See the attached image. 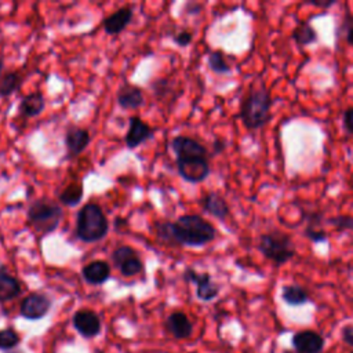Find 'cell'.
Listing matches in <instances>:
<instances>
[{
    "label": "cell",
    "mask_w": 353,
    "mask_h": 353,
    "mask_svg": "<svg viewBox=\"0 0 353 353\" xmlns=\"http://www.w3.org/2000/svg\"><path fill=\"white\" fill-rule=\"evenodd\" d=\"M19 342H21L19 334L12 327L0 330V349L3 350L15 349Z\"/></svg>",
    "instance_id": "29"
},
{
    "label": "cell",
    "mask_w": 353,
    "mask_h": 353,
    "mask_svg": "<svg viewBox=\"0 0 353 353\" xmlns=\"http://www.w3.org/2000/svg\"><path fill=\"white\" fill-rule=\"evenodd\" d=\"M116 103L124 110H137L143 106L145 95L141 87L124 83L116 91Z\"/></svg>",
    "instance_id": "15"
},
{
    "label": "cell",
    "mask_w": 353,
    "mask_h": 353,
    "mask_svg": "<svg viewBox=\"0 0 353 353\" xmlns=\"http://www.w3.org/2000/svg\"><path fill=\"white\" fill-rule=\"evenodd\" d=\"M320 218H321L320 214H310L309 215V223H307V226L305 228V232H303L305 237L309 239L313 243H324L328 239L325 230H323L320 226H316V223L320 222L319 221Z\"/></svg>",
    "instance_id": "27"
},
{
    "label": "cell",
    "mask_w": 353,
    "mask_h": 353,
    "mask_svg": "<svg viewBox=\"0 0 353 353\" xmlns=\"http://www.w3.org/2000/svg\"><path fill=\"white\" fill-rule=\"evenodd\" d=\"M281 299L288 306H301L309 301V294L298 284H285L281 287Z\"/></svg>",
    "instance_id": "22"
},
{
    "label": "cell",
    "mask_w": 353,
    "mask_h": 353,
    "mask_svg": "<svg viewBox=\"0 0 353 353\" xmlns=\"http://www.w3.org/2000/svg\"><path fill=\"white\" fill-rule=\"evenodd\" d=\"M208 69L216 74H228L232 72V66L229 65L225 54L219 50L211 51L207 57Z\"/></svg>",
    "instance_id": "26"
},
{
    "label": "cell",
    "mask_w": 353,
    "mask_h": 353,
    "mask_svg": "<svg viewBox=\"0 0 353 353\" xmlns=\"http://www.w3.org/2000/svg\"><path fill=\"white\" fill-rule=\"evenodd\" d=\"M167 331L176 339H188L193 332V324L183 312H172L165 319Z\"/></svg>",
    "instance_id": "19"
},
{
    "label": "cell",
    "mask_w": 353,
    "mask_h": 353,
    "mask_svg": "<svg viewBox=\"0 0 353 353\" xmlns=\"http://www.w3.org/2000/svg\"><path fill=\"white\" fill-rule=\"evenodd\" d=\"M112 274L110 265L103 259H95L81 268V277L90 285L105 284Z\"/></svg>",
    "instance_id": "17"
},
{
    "label": "cell",
    "mask_w": 353,
    "mask_h": 353,
    "mask_svg": "<svg viewBox=\"0 0 353 353\" xmlns=\"http://www.w3.org/2000/svg\"><path fill=\"white\" fill-rule=\"evenodd\" d=\"M309 6L316 7V8H330L331 6L335 4V0H309L306 1Z\"/></svg>",
    "instance_id": "35"
},
{
    "label": "cell",
    "mask_w": 353,
    "mask_h": 353,
    "mask_svg": "<svg viewBox=\"0 0 353 353\" xmlns=\"http://www.w3.org/2000/svg\"><path fill=\"white\" fill-rule=\"evenodd\" d=\"M291 345L296 353H323L325 339L313 330H302L292 335Z\"/></svg>",
    "instance_id": "13"
},
{
    "label": "cell",
    "mask_w": 353,
    "mask_h": 353,
    "mask_svg": "<svg viewBox=\"0 0 353 353\" xmlns=\"http://www.w3.org/2000/svg\"><path fill=\"white\" fill-rule=\"evenodd\" d=\"M63 210L58 201L47 197L33 200L26 210V221L32 230L44 239L52 234L61 225Z\"/></svg>",
    "instance_id": "2"
},
{
    "label": "cell",
    "mask_w": 353,
    "mask_h": 353,
    "mask_svg": "<svg viewBox=\"0 0 353 353\" xmlns=\"http://www.w3.org/2000/svg\"><path fill=\"white\" fill-rule=\"evenodd\" d=\"M346 22H349L346 26V41L350 47H353V17L350 18V21Z\"/></svg>",
    "instance_id": "37"
},
{
    "label": "cell",
    "mask_w": 353,
    "mask_h": 353,
    "mask_svg": "<svg viewBox=\"0 0 353 353\" xmlns=\"http://www.w3.org/2000/svg\"><path fill=\"white\" fill-rule=\"evenodd\" d=\"M226 148V142L223 139H215L212 143V154H221Z\"/></svg>",
    "instance_id": "36"
},
{
    "label": "cell",
    "mask_w": 353,
    "mask_h": 353,
    "mask_svg": "<svg viewBox=\"0 0 353 353\" xmlns=\"http://www.w3.org/2000/svg\"><path fill=\"white\" fill-rule=\"evenodd\" d=\"M178 175L189 183H200L205 181L211 172L208 157H192L176 159Z\"/></svg>",
    "instance_id": "7"
},
{
    "label": "cell",
    "mask_w": 353,
    "mask_h": 353,
    "mask_svg": "<svg viewBox=\"0 0 353 353\" xmlns=\"http://www.w3.org/2000/svg\"><path fill=\"white\" fill-rule=\"evenodd\" d=\"M170 149L176 159H192V157H208L207 148L188 135H176L170 141Z\"/></svg>",
    "instance_id": "11"
},
{
    "label": "cell",
    "mask_w": 353,
    "mask_h": 353,
    "mask_svg": "<svg viewBox=\"0 0 353 353\" xmlns=\"http://www.w3.org/2000/svg\"><path fill=\"white\" fill-rule=\"evenodd\" d=\"M113 266L121 273L124 277L137 276L143 270V262L139 258L138 252L130 245H119L110 254Z\"/></svg>",
    "instance_id": "6"
},
{
    "label": "cell",
    "mask_w": 353,
    "mask_h": 353,
    "mask_svg": "<svg viewBox=\"0 0 353 353\" xmlns=\"http://www.w3.org/2000/svg\"><path fill=\"white\" fill-rule=\"evenodd\" d=\"M341 338L347 346L353 347V324H346L342 327Z\"/></svg>",
    "instance_id": "33"
},
{
    "label": "cell",
    "mask_w": 353,
    "mask_h": 353,
    "mask_svg": "<svg viewBox=\"0 0 353 353\" xmlns=\"http://www.w3.org/2000/svg\"><path fill=\"white\" fill-rule=\"evenodd\" d=\"M192 40H193V33H192L190 30H186V29L179 30L178 33L172 34V41H174L178 47H182V48L188 47V46L192 43Z\"/></svg>",
    "instance_id": "31"
},
{
    "label": "cell",
    "mask_w": 353,
    "mask_h": 353,
    "mask_svg": "<svg viewBox=\"0 0 353 353\" xmlns=\"http://www.w3.org/2000/svg\"><path fill=\"white\" fill-rule=\"evenodd\" d=\"M109 221L97 203L84 204L76 215V237L87 244L98 243L108 236Z\"/></svg>",
    "instance_id": "4"
},
{
    "label": "cell",
    "mask_w": 353,
    "mask_h": 353,
    "mask_svg": "<svg viewBox=\"0 0 353 353\" xmlns=\"http://www.w3.org/2000/svg\"><path fill=\"white\" fill-rule=\"evenodd\" d=\"M154 233L163 244L204 247L216 237V229L199 214H183L176 221H157Z\"/></svg>",
    "instance_id": "1"
},
{
    "label": "cell",
    "mask_w": 353,
    "mask_h": 353,
    "mask_svg": "<svg viewBox=\"0 0 353 353\" xmlns=\"http://www.w3.org/2000/svg\"><path fill=\"white\" fill-rule=\"evenodd\" d=\"M73 328L85 339H91L99 335L102 323L99 316L90 309H79L72 317Z\"/></svg>",
    "instance_id": "10"
},
{
    "label": "cell",
    "mask_w": 353,
    "mask_h": 353,
    "mask_svg": "<svg viewBox=\"0 0 353 353\" xmlns=\"http://www.w3.org/2000/svg\"><path fill=\"white\" fill-rule=\"evenodd\" d=\"M327 223L332 225L338 232L353 230V216L352 215H335L327 219Z\"/></svg>",
    "instance_id": "30"
},
{
    "label": "cell",
    "mask_w": 353,
    "mask_h": 353,
    "mask_svg": "<svg viewBox=\"0 0 353 353\" xmlns=\"http://www.w3.org/2000/svg\"><path fill=\"white\" fill-rule=\"evenodd\" d=\"M51 306L52 301L47 294L30 292L22 299L19 305V314L26 320L36 321L46 317L51 310Z\"/></svg>",
    "instance_id": "9"
},
{
    "label": "cell",
    "mask_w": 353,
    "mask_h": 353,
    "mask_svg": "<svg viewBox=\"0 0 353 353\" xmlns=\"http://www.w3.org/2000/svg\"><path fill=\"white\" fill-rule=\"evenodd\" d=\"M22 292L21 281L8 273L6 263L0 261V303L12 301Z\"/></svg>",
    "instance_id": "20"
},
{
    "label": "cell",
    "mask_w": 353,
    "mask_h": 353,
    "mask_svg": "<svg viewBox=\"0 0 353 353\" xmlns=\"http://www.w3.org/2000/svg\"><path fill=\"white\" fill-rule=\"evenodd\" d=\"M6 353H22V352L18 349H11V350H6Z\"/></svg>",
    "instance_id": "39"
},
{
    "label": "cell",
    "mask_w": 353,
    "mask_h": 353,
    "mask_svg": "<svg viewBox=\"0 0 353 353\" xmlns=\"http://www.w3.org/2000/svg\"><path fill=\"white\" fill-rule=\"evenodd\" d=\"M154 135V128L143 121L139 116H131L128 119V130L124 135V143L128 149H135L152 139Z\"/></svg>",
    "instance_id": "12"
},
{
    "label": "cell",
    "mask_w": 353,
    "mask_h": 353,
    "mask_svg": "<svg viewBox=\"0 0 353 353\" xmlns=\"http://www.w3.org/2000/svg\"><path fill=\"white\" fill-rule=\"evenodd\" d=\"M342 123H343V128L346 130V132L353 135V108H347L343 112Z\"/></svg>",
    "instance_id": "32"
},
{
    "label": "cell",
    "mask_w": 353,
    "mask_h": 353,
    "mask_svg": "<svg viewBox=\"0 0 353 353\" xmlns=\"http://www.w3.org/2000/svg\"><path fill=\"white\" fill-rule=\"evenodd\" d=\"M182 279L188 283L196 284V296L203 302L214 301L219 294V285L212 281L211 274L207 272L199 273L193 268H185Z\"/></svg>",
    "instance_id": "8"
},
{
    "label": "cell",
    "mask_w": 353,
    "mask_h": 353,
    "mask_svg": "<svg viewBox=\"0 0 353 353\" xmlns=\"http://www.w3.org/2000/svg\"><path fill=\"white\" fill-rule=\"evenodd\" d=\"M200 205L204 212L210 214L211 216L216 218L221 222H223L230 214L228 201L218 192H207L200 199Z\"/></svg>",
    "instance_id": "18"
},
{
    "label": "cell",
    "mask_w": 353,
    "mask_h": 353,
    "mask_svg": "<svg viewBox=\"0 0 353 353\" xmlns=\"http://www.w3.org/2000/svg\"><path fill=\"white\" fill-rule=\"evenodd\" d=\"M91 142V135L87 128L83 127H69L63 137V143L66 148V159H74L83 153Z\"/></svg>",
    "instance_id": "14"
},
{
    "label": "cell",
    "mask_w": 353,
    "mask_h": 353,
    "mask_svg": "<svg viewBox=\"0 0 353 353\" xmlns=\"http://www.w3.org/2000/svg\"><path fill=\"white\" fill-rule=\"evenodd\" d=\"M84 196V188L80 182L69 183L62 192L58 194V203L65 207H76L81 203Z\"/></svg>",
    "instance_id": "24"
},
{
    "label": "cell",
    "mask_w": 353,
    "mask_h": 353,
    "mask_svg": "<svg viewBox=\"0 0 353 353\" xmlns=\"http://www.w3.org/2000/svg\"><path fill=\"white\" fill-rule=\"evenodd\" d=\"M201 8H203V6L199 3H186L183 7V12L188 15H197V14H200Z\"/></svg>",
    "instance_id": "34"
},
{
    "label": "cell",
    "mask_w": 353,
    "mask_h": 353,
    "mask_svg": "<svg viewBox=\"0 0 353 353\" xmlns=\"http://www.w3.org/2000/svg\"><path fill=\"white\" fill-rule=\"evenodd\" d=\"M132 17H134L132 7H130V6L120 7L103 19L102 28L106 34L116 36V34L121 33L131 23Z\"/></svg>",
    "instance_id": "16"
},
{
    "label": "cell",
    "mask_w": 353,
    "mask_h": 353,
    "mask_svg": "<svg viewBox=\"0 0 353 353\" xmlns=\"http://www.w3.org/2000/svg\"><path fill=\"white\" fill-rule=\"evenodd\" d=\"M152 91L154 94V97L159 99V101H165V98H168L170 95L172 98H176L172 95L175 87L172 84V81L167 77H161V79H156L153 83H152Z\"/></svg>",
    "instance_id": "28"
},
{
    "label": "cell",
    "mask_w": 353,
    "mask_h": 353,
    "mask_svg": "<svg viewBox=\"0 0 353 353\" xmlns=\"http://www.w3.org/2000/svg\"><path fill=\"white\" fill-rule=\"evenodd\" d=\"M283 353H296V352H294V350H284Z\"/></svg>",
    "instance_id": "40"
},
{
    "label": "cell",
    "mask_w": 353,
    "mask_h": 353,
    "mask_svg": "<svg viewBox=\"0 0 353 353\" xmlns=\"http://www.w3.org/2000/svg\"><path fill=\"white\" fill-rule=\"evenodd\" d=\"M272 97L268 88L261 83L259 87H251L240 105V119L247 130H259L270 119Z\"/></svg>",
    "instance_id": "3"
},
{
    "label": "cell",
    "mask_w": 353,
    "mask_h": 353,
    "mask_svg": "<svg viewBox=\"0 0 353 353\" xmlns=\"http://www.w3.org/2000/svg\"><path fill=\"white\" fill-rule=\"evenodd\" d=\"M259 252L276 266H280L295 255V245L291 237L281 230H270L262 233L258 240Z\"/></svg>",
    "instance_id": "5"
},
{
    "label": "cell",
    "mask_w": 353,
    "mask_h": 353,
    "mask_svg": "<svg viewBox=\"0 0 353 353\" xmlns=\"http://www.w3.org/2000/svg\"><path fill=\"white\" fill-rule=\"evenodd\" d=\"M46 108V98L41 91H33L19 101L18 112L23 117H36L39 116Z\"/></svg>",
    "instance_id": "21"
},
{
    "label": "cell",
    "mask_w": 353,
    "mask_h": 353,
    "mask_svg": "<svg viewBox=\"0 0 353 353\" xmlns=\"http://www.w3.org/2000/svg\"><path fill=\"white\" fill-rule=\"evenodd\" d=\"M23 84V76L18 70L6 72L0 76V98H8Z\"/></svg>",
    "instance_id": "23"
},
{
    "label": "cell",
    "mask_w": 353,
    "mask_h": 353,
    "mask_svg": "<svg viewBox=\"0 0 353 353\" xmlns=\"http://www.w3.org/2000/svg\"><path fill=\"white\" fill-rule=\"evenodd\" d=\"M3 70H4V61H3V58L0 57V76L3 74Z\"/></svg>",
    "instance_id": "38"
},
{
    "label": "cell",
    "mask_w": 353,
    "mask_h": 353,
    "mask_svg": "<svg viewBox=\"0 0 353 353\" xmlns=\"http://www.w3.org/2000/svg\"><path fill=\"white\" fill-rule=\"evenodd\" d=\"M292 40L301 46V47H306V46H310L313 43L317 41V32L316 29L310 25V22L307 21H301L295 29L292 30Z\"/></svg>",
    "instance_id": "25"
}]
</instances>
